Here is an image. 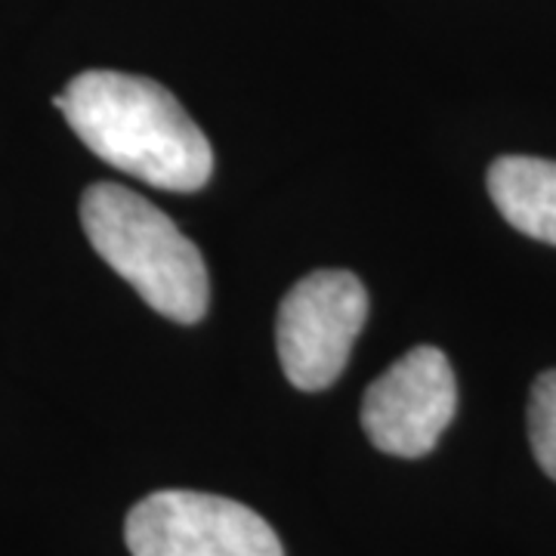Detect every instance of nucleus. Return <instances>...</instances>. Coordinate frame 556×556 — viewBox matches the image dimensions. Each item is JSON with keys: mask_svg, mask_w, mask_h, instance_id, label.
Instances as JSON below:
<instances>
[{"mask_svg": "<svg viewBox=\"0 0 556 556\" xmlns=\"http://www.w3.org/2000/svg\"><path fill=\"white\" fill-rule=\"evenodd\" d=\"M60 109L78 139L105 164L167 192H195L214 170V149L159 80L124 72H80Z\"/></svg>", "mask_w": 556, "mask_h": 556, "instance_id": "obj_1", "label": "nucleus"}, {"mask_svg": "<svg viewBox=\"0 0 556 556\" xmlns=\"http://www.w3.org/2000/svg\"><path fill=\"white\" fill-rule=\"evenodd\" d=\"M80 223L93 251L155 313L179 325L207 313L211 281L201 251L152 201L121 182H93L80 199Z\"/></svg>", "mask_w": 556, "mask_h": 556, "instance_id": "obj_2", "label": "nucleus"}, {"mask_svg": "<svg viewBox=\"0 0 556 556\" xmlns=\"http://www.w3.org/2000/svg\"><path fill=\"white\" fill-rule=\"evenodd\" d=\"M457 383L437 346H415L365 393L362 427L375 448L393 457H424L452 424Z\"/></svg>", "mask_w": 556, "mask_h": 556, "instance_id": "obj_5", "label": "nucleus"}, {"mask_svg": "<svg viewBox=\"0 0 556 556\" xmlns=\"http://www.w3.org/2000/svg\"><path fill=\"white\" fill-rule=\"evenodd\" d=\"M124 538L134 556H285L273 526L251 507L182 489L142 497Z\"/></svg>", "mask_w": 556, "mask_h": 556, "instance_id": "obj_4", "label": "nucleus"}, {"mask_svg": "<svg viewBox=\"0 0 556 556\" xmlns=\"http://www.w3.org/2000/svg\"><path fill=\"white\" fill-rule=\"evenodd\" d=\"M368 318V291L353 273L318 269L300 278L278 309L281 371L298 390L318 393L343 375Z\"/></svg>", "mask_w": 556, "mask_h": 556, "instance_id": "obj_3", "label": "nucleus"}, {"mask_svg": "<svg viewBox=\"0 0 556 556\" xmlns=\"http://www.w3.org/2000/svg\"><path fill=\"white\" fill-rule=\"evenodd\" d=\"M529 442L538 467L556 482V368L538 375L529 396Z\"/></svg>", "mask_w": 556, "mask_h": 556, "instance_id": "obj_7", "label": "nucleus"}, {"mask_svg": "<svg viewBox=\"0 0 556 556\" xmlns=\"http://www.w3.org/2000/svg\"><path fill=\"white\" fill-rule=\"evenodd\" d=\"M489 195L514 229L556 244V161L504 155L489 167Z\"/></svg>", "mask_w": 556, "mask_h": 556, "instance_id": "obj_6", "label": "nucleus"}]
</instances>
